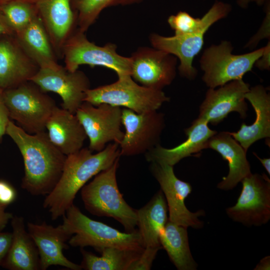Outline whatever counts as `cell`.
<instances>
[{
  "mask_svg": "<svg viewBox=\"0 0 270 270\" xmlns=\"http://www.w3.org/2000/svg\"><path fill=\"white\" fill-rule=\"evenodd\" d=\"M6 134L22 156V188L33 196L48 194L61 176L66 156L52 144L46 131L30 134L10 120Z\"/></svg>",
  "mask_w": 270,
  "mask_h": 270,
  "instance_id": "obj_1",
  "label": "cell"
},
{
  "mask_svg": "<svg viewBox=\"0 0 270 270\" xmlns=\"http://www.w3.org/2000/svg\"><path fill=\"white\" fill-rule=\"evenodd\" d=\"M92 152L82 148L66 156L61 176L43 203L53 220L65 214L74 204L78 192L88 180L109 168L120 156L119 144L116 142L108 144L96 154Z\"/></svg>",
  "mask_w": 270,
  "mask_h": 270,
  "instance_id": "obj_2",
  "label": "cell"
},
{
  "mask_svg": "<svg viewBox=\"0 0 270 270\" xmlns=\"http://www.w3.org/2000/svg\"><path fill=\"white\" fill-rule=\"evenodd\" d=\"M62 217V224L72 236L68 242L73 247L84 248L90 246L100 252L106 248L138 252L144 250L138 230L121 232L88 218L74 204L67 210Z\"/></svg>",
  "mask_w": 270,
  "mask_h": 270,
  "instance_id": "obj_3",
  "label": "cell"
},
{
  "mask_svg": "<svg viewBox=\"0 0 270 270\" xmlns=\"http://www.w3.org/2000/svg\"><path fill=\"white\" fill-rule=\"evenodd\" d=\"M120 158L81 188V197L90 213L112 218L130 232L137 226L136 210L126 202L118 186L116 174Z\"/></svg>",
  "mask_w": 270,
  "mask_h": 270,
  "instance_id": "obj_4",
  "label": "cell"
},
{
  "mask_svg": "<svg viewBox=\"0 0 270 270\" xmlns=\"http://www.w3.org/2000/svg\"><path fill=\"white\" fill-rule=\"evenodd\" d=\"M232 9L230 4L216 0L202 16L203 24L197 30L172 36L152 33L149 37L150 44L153 48L176 57L180 62L178 67L180 75L193 80L198 74L197 70L192 65L193 60L202 49L206 33L214 24L226 17Z\"/></svg>",
  "mask_w": 270,
  "mask_h": 270,
  "instance_id": "obj_5",
  "label": "cell"
},
{
  "mask_svg": "<svg viewBox=\"0 0 270 270\" xmlns=\"http://www.w3.org/2000/svg\"><path fill=\"white\" fill-rule=\"evenodd\" d=\"M118 76L113 83L88 89L84 102L124 107L139 114L157 110L170 100L162 90L140 85L130 75Z\"/></svg>",
  "mask_w": 270,
  "mask_h": 270,
  "instance_id": "obj_6",
  "label": "cell"
},
{
  "mask_svg": "<svg viewBox=\"0 0 270 270\" xmlns=\"http://www.w3.org/2000/svg\"><path fill=\"white\" fill-rule=\"evenodd\" d=\"M10 117L30 134L46 131L54 108V100L31 80L2 90Z\"/></svg>",
  "mask_w": 270,
  "mask_h": 270,
  "instance_id": "obj_7",
  "label": "cell"
},
{
  "mask_svg": "<svg viewBox=\"0 0 270 270\" xmlns=\"http://www.w3.org/2000/svg\"><path fill=\"white\" fill-rule=\"evenodd\" d=\"M117 46L108 42L103 46L90 41L85 32L76 28L64 42L62 50L64 67L74 72L82 64L91 67L103 66L114 71L118 76L130 75L132 62L130 57L119 54Z\"/></svg>",
  "mask_w": 270,
  "mask_h": 270,
  "instance_id": "obj_8",
  "label": "cell"
},
{
  "mask_svg": "<svg viewBox=\"0 0 270 270\" xmlns=\"http://www.w3.org/2000/svg\"><path fill=\"white\" fill-rule=\"evenodd\" d=\"M264 47L242 54H232L230 42L223 40L212 44L204 51L200 60L204 72L202 79L210 88H215L232 80L242 79L251 71L262 56Z\"/></svg>",
  "mask_w": 270,
  "mask_h": 270,
  "instance_id": "obj_9",
  "label": "cell"
},
{
  "mask_svg": "<svg viewBox=\"0 0 270 270\" xmlns=\"http://www.w3.org/2000/svg\"><path fill=\"white\" fill-rule=\"evenodd\" d=\"M122 108L107 104L94 106L84 102L75 114L89 140L92 152L102 150L110 142L118 144L124 132L121 129Z\"/></svg>",
  "mask_w": 270,
  "mask_h": 270,
  "instance_id": "obj_10",
  "label": "cell"
},
{
  "mask_svg": "<svg viewBox=\"0 0 270 270\" xmlns=\"http://www.w3.org/2000/svg\"><path fill=\"white\" fill-rule=\"evenodd\" d=\"M122 122L125 129L119 144L120 156L146 154L159 144L164 128V115L157 110L136 113L122 110Z\"/></svg>",
  "mask_w": 270,
  "mask_h": 270,
  "instance_id": "obj_11",
  "label": "cell"
},
{
  "mask_svg": "<svg viewBox=\"0 0 270 270\" xmlns=\"http://www.w3.org/2000/svg\"><path fill=\"white\" fill-rule=\"evenodd\" d=\"M242 190L232 206L226 209L232 220L247 226H260L270 220V180L266 174H250L241 181Z\"/></svg>",
  "mask_w": 270,
  "mask_h": 270,
  "instance_id": "obj_12",
  "label": "cell"
},
{
  "mask_svg": "<svg viewBox=\"0 0 270 270\" xmlns=\"http://www.w3.org/2000/svg\"><path fill=\"white\" fill-rule=\"evenodd\" d=\"M173 167L156 162H150V167L167 201L168 220L187 228H201L204 222L198 217L204 216V212L200 210L192 212L186 207L184 200L191 193L192 188L190 183L176 176Z\"/></svg>",
  "mask_w": 270,
  "mask_h": 270,
  "instance_id": "obj_13",
  "label": "cell"
},
{
  "mask_svg": "<svg viewBox=\"0 0 270 270\" xmlns=\"http://www.w3.org/2000/svg\"><path fill=\"white\" fill-rule=\"evenodd\" d=\"M30 80L44 92L59 95L62 108L73 114L84 102L86 92L90 88V81L83 72H71L62 66L54 69L40 68Z\"/></svg>",
  "mask_w": 270,
  "mask_h": 270,
  "instance_id": "obj_14",
  "label": "cell"
},
{
  "mask_svg": "<svg viewBox=\"0 0 270 270\" xmlns=\"http://www.w3.org/2000/svg\"><path fill=\"white\" fill-rule=\"evenodd\" d=\"M130 58V76L142 86L162 90L175 78L178 58L172 54L153 47L141 46Z\"/></svg>",
  "mask_w": 270,
  "mask_h": 270,
  "instance_id": "obj_15",
  "label": "cell"
},
{
  "mask_svg": "<svg viewBox=\"0 0 270 270\" xmlns=\"http://www.w3.org/2000/svg\"><path fill=\"white\" fill-rule=\"evenodd\" d=\"M250 88L242 79L231 81L216 90L210 88L200 106L198 118L214 125L233 112L245 118L248 106L244 96Z\"/></svg>",
  "mask_w": 270,
  "mask_h": 270,
  "instance_id": "obj_16",
  "label": "cell"
},
{
  "mask_svg": "<svg viewBox=\"0 0 270 270\" xmlns=\"http://www.w3.org/2000/svg\"><path fill=\"white\" fill-rule=\"evenodd\" d=\"M28 232L38 250L40 270L52 266H60L72 270H80V265L68 259L63 250L68 248L66 242L72 236L62 224L54 227L45 222L40 224L28 222Z\"/></svg>",
  "mask_w": 270,
  "mask_h": 270,
  "instance_id": "obj_17",
  "label": "cell"
},
{
  "mask_svg": "<svg viewBox=\"0 0 270 270\" xmlns=\"http://www.w3.org/2000/svg\"><path fill=\"white\" fill-rule=\"evenodd\" d=\"M39 68L14 34L0 36V90L13 88L30 80Z\"/></svg>",
  "mask_w": 270,
  "mask_h": 270,
  "instance_id": "obj_18",
  "label": "cell"
},
{
  "mask_svg": "<svg viewBox=\"0 0 270 270\" xmlns=\"http://www.w3.org/2000/svg\"><path fill=\"white\" fill-rule=\"evenodd\" d=\"M38 14L48 34L58 58L62 46L77 28L70 0H36Z\"/></svg>",
  "mask_w": 270,
  "mask_h": 270,
  "instance_id": "obj_19",
  "label": "cell"
},
{
  "mask_svg": "<svg viewBox=\"0 0 270 270\" xmlns=\"http://www.w3.org/2000/svg\"><path fill=\"white\" fill-rule=\"evenodd\" d=\"M208 122L198 118L185 130L187 138L178 146L166 148L160 144L145 154L146 160L174 166L186 157L206 148L209 139L217 133L208 126Z\"/></svg>",
  "mask_w": 270,
  "mask_h": 270,
  "instance_id": "obj_20",
  "label": "cell"
},
{
  "mask_svg": "<svg viewBox=\"0 0 270 270\" xmlns=\"http://www.w3.org/2000/svg\"><path fill=\"white\" fill-rule=\"evenodd\" d=\"M46 130L52 144L66 156L82 148L87 138L76 114L57 106L46 122Z\"/></svg>",
  "mask_w": 270,
  "mask_h": 270,
  "instance_id": "obj_21",
  "label": "cell"
},
{
  "mask_svg": "<svg viewBox=\"0 0 270 270\" xmlns=\"http://www.w3.org/2000/svg\"><path fill=\"white\" fill-rule=\"evenodd\" d=\"M208 148L218 152L228 162V174L218 184V188L226 190H232L252 173L246 157V151L229 132H222L212 136L207 142Z\"/></svg>",
  "mask_w": 270,
  "mask_h": 270,
  "instance_id": "obj_22",
  "label": "cell"
},
{
  "mask_svg": "<svg viewBox=\"0 0 270 270\" xmlns=\"http://www.w3.org/2000/svg\"><path fill=\"white\" fill-rule=\"evenodd\" d=\"M253 106L256 115L254 123L250 126L242 123L236 132H229L247 151L256 141L270 136V96L262 85L250 88L244 96Z\"/></svg>",
  "mask_w": 270,
  "mask_h": 270,
  "instance_id": "obj_23",
  "label": "cell"
},
{
  "mask_svg": "<svg viewBox=\"0 0 270 270\" xmlns=\"http://www.w3.org/2000/svg\"><path fill=\"white\" fill-rule=\"evenodd\" d=\"M14 35L22 48L40 68L54 69L61 66L38 16Z\"/></svg>",
  "mask_w": 270,
  "mask_h": 270,
  "instance_id": "obj_24",
  "label": "cell"
},
{
  "mask_svg": "<svg viewBox=\"0 0 270 270\" xmlns=\"http://www.w3.org/2000/svg\"><path fill=\"white\" fill-rule=\"evenodd\" d=\"M11 220L12 240L1 266L10 270H40L38 250L26 231L24 218L15 216Z\"/></svg>",
  "mask_w": 270,
  "mask_h": 270,
  "instance_id": "obj_25",
  "label": "cell"
},
{
  "mask_svg": "<svg viewBox=\"0 0 270 270\" xmlns=\"http://www.w3.org/2000/svg\"><path fill=\"white\" fill-rule=\"evenodd\" d=\"M164 196L162 190L144 206L136 210L137 226L144 248L161 249L160 234L168 218Z\"/></svg>",
  "mask_w": 270,
  "mask_h": 270,
  "instance_id": "obj_26",
  "label": "cell"
},
{
  "mask_svg": "<svg viewBox=\"0 0 270 270\" xmlns=\"http://www.w3.org/2000/svg\"><path fill=\"white\" fill-rule=\"evenodd\" d=\"M160 244L178 270H196L197 264L190 249L187 228L168 220L160 234Z\"/></svg>",
  "mask_w": 270,
  "mask_h": 270,
  "instance_id": "obj_27",
  "label": "cell"
},
{
  "mask_svg": "<svg viewBox=\"0 0 270 270\" xmlns=\"http://www.w3.org/2000/svg\"><path fill=\"white\" fill-rule=\"evenodd\" d=\"M80 251L82 255L80 266L86 270H130L142 252L106 248L98 256L83 248Z\"/></svg>",
  "mask_w": 270,
  "mask_h": 270,
  "instance_id": "obj_28",
  "label": "cell"
},
{
  "mask_svg": "<svg viewBox=\"0 0 270 270\" xmlns=\"http://www.w3.org/2000/svg\"><path fill=\"white\" fill-rule=\"evenodd\" d=\"M77 28L86 32L106 8L138 4L144 0H70Z\"/></svg>",
  "mask_w": 270,
  "mask_h": 270,
  "instance_id": "obj_29",
  "label": "cell"
},
{
  "mask_svg": "<svg viewBox=\"0 0 270 270\" xmlns=\"http://www.w3.org/2000/svg\"><path fill=\"white\" fill-rule=\"evenodd\" d=\"M0 10L14 34L28 26L38 16L35 3L16 0L0 5Z\"/></svg>",
  "mask_w": 270,
  "mask_h": 270,
  "instance_id": "obj_30",
  "label": "cell"
},
{
  "mask_svg": "<svg viewBox=\"0 0 270 270\" xmlns=\"http://www.w3.org/2000/svg\"><path fill=\"white\" fill-rule=\"evenodd\" d=\"M202 17L194 18L186 12L180 11L176 14L170 16L168 22L174 35H182L191 33L198 30L202 25Z\"/></svg>",
  "mask_w": 270,
  "mask_h": 270,
  "instance_id": "obj_31",
  "label": "cell"
},
{
  "mask_svg": "<svg viewBox=\"0 0 270 270\" xmlns=\"http://www.w3.org/2000/svg\"><path fill=\"white\" fill-rule=\"evenodd\" d=\"M266 16L257 32L249 40L245 48H254L262 39H270V1L266 0Z\"/></svg>",
  "mask_w": 270,
  "mask_h": 270,
  "instance_id": "obj_32",
  "label": "cell"
},
{
  "mask_svg": "<svg viewBox=\"0 0 270 270\" xmlns=\"http://www.w3.org/2000/svg\"><path fill=\"white\" fill-rule=\"evenodd\" d=\"M160 250L156 248H145L138 259L132 266L130 270H150L152 262Z\"/></svg>",
  "mask_w": 270,
  "mask_h": 270,
  "instance_id": "obj_33",
  "label": "cell"
},
{
  "mask_svg": "<svg viewBox=\"0 0 270 270\" xmlns=\"http://www.w3.org/2000/svg\"><path fill=\"white\" fill-rule=\"evenodd\" d=\"M16 196L15 189L7 182L0 180V202L6 206L12 202Z\"/></svg>",
  "mask_w": 270,
  "mask_h": 270,
  "instance_id": "obj_34",
  "label": "cell"
},
{
  "mask_svg": "<svg viewBox=\"0 0 270 270\" xmlns=\"http://www.w3.org/2000/svg\"><path fill=\"white\" fill-rule=\"evenodd\" d=\"M10 114L6 105L2 90H0V140L6 134V129L10 120Z\"/></svg>",
  "mask_w": 270,
  "mask_h": 270,
  "instance_id": "obj_35",
  "label": "cell"
},
{
  "mask_svg": "<svg viewBox=\"0 0 270 270\" xmlns=\"http://www.w3.org/2000/svg\"><path fill=\"white\" fill-rule=\"evenodd\" d=\"M12 236V232H2L0 231V266L8 251Z\"/></svg>",
  "mask_w": 270,
  "mask_h": 270,
  "instance_id": "obj_36",
  "label": "cell"
},
{
  "mask_svg": "<svg viewBox=\"0 0 270 270\" xmlns=\"http://www.w3.org/2000/svg\"><path fill=\"white\" fill-rule=\"evenodd\" d=\"M260 70H270V42L264 46L262 56L256 62L254 65Z\"/></svg>",
  "mask_w": 270,
  "mask_h": 270,
  "instance_id": "obj_37",
  "label": "cell"
},
{
  "mask_svg": "<svg viewBox=\"0 0 270 270\" xmlns=\"http://www.w3.org/2000/svg\"><path fill=\"white\" fill-rule=\"evenodd\" d=\"M6 206L0 202V231L6 226L8 221L14 216L11 213L6 211Z\"/></svg>",
  "mask_w": 270,
  "mask_h": 270,
  "instance_id": "obj_38",
  "label": "cell"
},
{
  "mask_svg": "<svg viewBox=\"0 0 270 270\" xmlns=\"http://www.w3.org/2000/svg\"><path fill=\"white\" fill-rule=\"evenodd\" d=\"M14 34V31L0 10V36L4 34Z\"/></svg>",
  "mask_w": 270,
  "mask_h": 270,
  "instance_id": "obj_39",
  "label": "cell"
},
{
  "mask_svg": "<svg viewBox=\"0 0 270 270\" xmlns=\"http://www.w3.org/2000/svg\"><path fill=\"white\" fill-rule=\"evenodd\" d=\"M270 256H266L262 259L260 262L256 266L254 270H270Z\"/></svg>",
  "mask_w": 270,
  "mask_h": 270,
  "instance_id": "obj_40",
  "label": "cell"
},
{
  "mask_svg": "<svg viewBox=\"0 0 270 270\" xmlns=\"http://www.w3.org/2000/svg\"><path fill=\"white\" fill-rule=\"evenodd\" d=\"M254 154L258 158V159L260 162L263 166L264 168L268 174H270V158H260L258 155L253 152Z\"/></svg>",
  "mask_w": 270,
  "mask_h": 270,
  "instance_id": "obj_41",
  "label": "cell"
},
{
  "mask_svg": "<svg viewBox=\"0 0 270 270\" xmlns=\"http://www.w3.org/2000/svg\"><path fill=\"white\" fill-rule=\"evenodd\" d=\"M250 2V0H238L237 4L240 7L246 8H248Z\"/></svg>",
  "mask_w": 270,
  "mask_h": 270,
  "instance_id": "obj_42",
  "label": "cell"
},
{
  "mask_svg": "<svg viewBox=\"0 0 270 270\" xmlns=\"http://www.w3.org/2000/svg\"><path fill=\"white\" fill-rule=\"evenodd\" d=\"M16 0L25 1V2H32V3H35L36 1V0H0V5L8 2H10L12 1H16Z\"/></svg>",
  "mask_w": 270,
  "mask_h": 270,
  "instance_id": "obj_43",
  "label": "cell"
},
{
  "mask_svg": "<svg viewBox=\"0 0 270 270\" xmlns=\"http://www.w3.org/2000/svg\"><path fill=\"white\" fill-rule=\"evenodd\" d=\"M266 0H250V2H254L257 5L262 6Z\"/></svg>",
  "mask_w": 270,
  "mask_h": 270,
  "instance_id": "obj_44",
  "label": "cell"
}]
</instances>
